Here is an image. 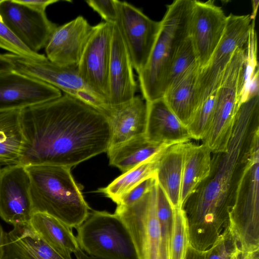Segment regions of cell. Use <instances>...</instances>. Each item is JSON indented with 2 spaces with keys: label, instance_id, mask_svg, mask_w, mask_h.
Returning <instances> with one entry per match:
<instances>
[{
  "label": "cell",
  "instance_id": "30",
  "mask_svg": "<svg viewBox=\"0 0 259 259\" xmlns=\"http://www.w3.org/2000/svg\"><path fill=\"white\" fill-rule=\"evenodd\" d=\"M217 90L199 104L187 125L192 139L203 140L207 135L213 117Z\"/></svg>",
  "mask_w": 259,
  "mask_h": 259
},
{
  "label": "cell",
  "instance_id": "3",
  "mask_svg": "<svg viewBox=\"0 0 259 259\" xmlns=\"http://www.w3.org/2000/svg\"><path fill=\"white\" fill-rule=\"evenodd\" d=\"M30 180L33 212L47 213L77 229L91 210L71 168L53 165L25 166Z\"/></svg>",
  "mask_w": 259,
  "mask_h": 259
},
{
  "label": "cell",
  "instance_id": "25",
  "mask_svg": "<svg viewBox=\"0 0 259 259\" xmlns=\"http://www.w3.org/2000/svg\"><path fill=\"white\" fill-rule=\"evenodd\" d=\"M184 146L185 143H179L164 149L156 171L157 183L164 191L173 208H182L181 195Z\"/></svg>",
  "mask_w": 259,
  "mask_h": 259
},
{
  "label": "cell",
  "instance_id": "35",
  "mask_svg": "<svg viewBox=\"0 0 259 259\" xmlns=\"http://www.w3.org/2000/svg\"><path fill=\"white\" fill-rule=\"evenodd\" d=\"M156 181V176L147 178L126 193L117 205L130 206L140 200L152 188Z\"/></svg>",
  "mask_w": 259,
  "mask_h": 259
},
{
  "label": "cell",
  "instance_id": "4",
  "mask_svg": "<svg viewBox=\"0 0 259 259\" xmlns=\"http://www.w3.org/2000/svg\"><path fill=\"white\" fill-rule=\"evenodd\" d=\"M194 0H175L166 6L159 31L144 68L138 73L146 102L162 98L167 75L180 46L189 36Z\"/></svg>",
  "mask_w": 259,
  "mask_h": 259
},
{
  "label": "cell",
  "instance_id": "12",
  "mask_svg": "<svg viewBox=\"0 0 259 259\" xmlns=\"http://www.w3.org/2000/svg\"><path fill=\"white\" fill-rule=\"evenodd\" d=\"M112 27L113 24L106 22L94 26L77 66L82 79L109 107V70Z\"/></svg>",
  "mask_w": 259,
  "mask_h": 259
},
{
  "label": "cell",
  "instance_id": "11",
  "mask_svg": "<svg viewBox=\"0 0 259 259\" xmlns=\"http://www.w3.org/2000/svg\"><path fill=\"white\" fill-rule=\"evenodd\" d=\"M115 24L129 54L133 68L140 72L146 65L156 41L160 22L150 19L140 9L115 0Z\"/></svg>",
  "mask_w": 259,
  "mask_h": 259
},
{
  "label": "cell",
  "instance_id": "1",
  "mask_svg": "<svg viewBox=\"0 0 259 259\" xmlns=\"http://www.w3.org/2000/svg\"><path fill=\"white\" fill-rule=\"evenodd\" d=\"M23 143L19 164L71 168L107 152L108 117L67 94L20 110Z\"/></svg>",
  "mask_w": 259,
  "mask_h": 259
},
{
  "label": "cell",
  "instance_id": "16",
  "mask_svg": "<svg viewBox=\"0 0 259 259\" xmlns=\"http://www.w3.org/2000/svg\"><path fill=\"white\" fill-rule=\"evenodd\" d=\"M62 95L57 88L14 69L0 73V110H21Z\"/></svg>",
  "mask_w": 259,
  "mask_h": 259
},
{
  "label": "cell",
  "instance_id": "6",
  "mask_svg": "<svg viewBox=\"0 0 259 259\" xmlns=\"http://www.w3.org/2000/svg\"><path fill=\"white\" fill-rule=\"evenodd\" d=\"M76 230L79 248L90 255L103 259H139L126 227L115 213L93 210Z\"/></svg>",
  "mask_w": 259,
  "mask_h": 259
},
{
  "label": "cell",
  "instance_id": "32",
  "mask_svg": "<svg viewBox=\"0 0 259 259\" xmlns=\"http://www.w3.org/2000/svg\"><path fill=\"white\" fill-rule=\"evenodd\" d=\"M173 208L166 195L157 183V213L161 232V259L169 258Z\"/></svg>",
  "mask_w": 259,
  "mask_h": 259
},
{
  "label": "cell",
  "instance_id": "7",
  "mask_svg": "<svg viewBox=\"0 0 259 259\" xmlns=\"http://www.w3.org/2000/svg\"><path fill=\"white\" fill-rule=\"evenodd\" d=\"M244 57L245 48L237 49L217 90L212 122L202 140L212 153L224 151L227 148L241 104Z\"/></svg>",
  "mask_w": 259,
  "mask_h": 259
},
{
  "label": "cell",
  "instance_id": "9",
  "mask_svg": "<svg viewBox=\"0 0 259 259\" xmlns=\"http://www.w3.org/2000/svg\"><path fill=\"white\" fill-rule=\"evenodd\" d=\"M157 180L151 189L130 206L117 205L115 213L126 227L139 259H161V237L157 213Z\"/></svg>",
  "mask_w": 259,
  "mask_h": 259
},
{
  "label": "cell",
  "instance_id": "8",
  "mask_svg": "<svg viewBox=\"0 0 259 259\" xmlns=\"http://www.w3.org/2000/svg\"><path fill=\"white\" fill-rule=\"evenodd\" d=\"M13 65V69L46 82L65 94L71 96L94 107L107 116L112 109L103 99L84 81L77 67H62L47 58L35 60L25 57L5 54Z\"/></svg>",
  "mask_w": 259,
  "mask_h": 259
},
{
  "label": "cell",
  "instance_id": "15",
  "mask_svg": "<svg viewBox=\"0 0 259 259\" xmlns=\"http://www.w3.org/2000/svg\"><path fill=\"white\" fill-rule=\"evenodd\" d=\"M30 180L26 167L8 165L0 169V217L13 225L29 223L33 213Z\"/></svg>",
  "mask_w": 259,
  "mask_h": 259
},
{
  "label": "cell",
  "instance_id": "14",
  "mask_svg": "<svg viewBox=\"0 0 259 259\" xmlns=\"http://www.w3.org/2000/svg\"><path fill=\"white\" fill-rule=\"evenodd\" d=\"M228 16L213 1L194 0L189 35L200 68L208 62L224 33Z\"/></svg>",
  "mask_w": 259,
  "mask_h": 259
},
{
  "label": "cell",
  "instance_id": "42",
  "mask_svg": "<svg viewBox=\"0 0 259 259\" xmlns=\"http://www.w3.org/2000/svg\"><path fill=\"white\" fill-rule=\"evenodd\" d=\"M252 12L251 15H250V17L253 21H255V19L256 17V12L258 6V1H252Z\"/></svg>",
  "mask_w": 259,
  "mask_h": 259
},
{
  "label": "cell",
  "instance_id": "37",
  "mask_svg": "<svg viewBox=\"0 0 259 259\" xmlns=\"http://www.w3.org/2000/svg\"><path fill=\"white\" fill-rule=\"evenodd\" d=\"M17 3L28 8L41 12H45L46 8L50 5L59 2L58 0H15Z\"/></svg>",
  "mask_w": 259,
  "mask_h": 259
},
{
  "label": "cell",
  "instance_id": "38",
  "mask_svg": "<svg viewBox=\"0 0 259 259\" xmlns=\"http://www.w3.org/2000/svg\"><path fill=\"white\" fill-rule=\"evenodd\" d=\"M13 69V65L5 54H0V73Z\"/></svg>",
  "mask_w": 259,
  "mask_h": 259
},
{
  "label": "cell",
  "instance_id": "33",
  "mask_svg": "<svg viewBox=\"0 0 259 259\" xmlns=\"http://www.w3.org/2000/svg\"><path fill=\"white\" fill-rule=\"evenodd\" d=\"M240 251L237 240L228 225L213 244L203 251V259H232Z\"/></svg>",
  "mask_w": 259,
  "mask_h": 259
},
{
  "label": "cell",
  "instance_id": "24",
  "mask_svg": "<svg viewBox=\"0 0 259 259\" xmlns=\"http://www.w3.org/2000/svg\"><path fill=\"white\" fill-rule=\"evenodd\" d=\"M212 152L204 144L185 143L183 154L181 204L188 198L209 174Z\"/></svg>",
  "mask_w": 259,
  "mask_h": 259
},
{
  "label": "cell",
  "instance_id": "29",
  "mask_svg": "<svg viewBox=\"0 0 259 259\" xmlns=\"http://www.w3.org/2000/svg\"><path fill=\"white\" fill-rule=\"evenodd\" d=\"M189 246L187 217L183 208H174L168 259H185Z\"/></svg>",
  "mask_w": 259,
  "mask_h": 259
},
{
  "label": "cell",
  "instance_id": "10",
  "mask_svg": "<svg viewBox=\"0 0 259 259\" xmlns=\"http://www.w3.org/2000/svg\"><path fill=\"white\" fill-rule=\"evenodd\" d=\"M224 33L207 64L200 69L198 79L199 105L217 90L234 53L245 47L252 20L249 14L227 16ZM198 105V106H199Z\"/></svg>",
  "mask_w": 259,
  "mask_h": 259
},
{
  "label": "cell",
  "instance_id": "5",
  "mask_svg": "<svg viewBox=\"0 0 259 259\" xmlns=\"http://www.w3.org/2000/svg\"><path fill=\"white\" fill-rule=\"evenodd\" d=\"M228 225L242 252L259 250V139L252 145Z\"/></svg>",
  "mask_w": 259,
  "mask_h": 259
},
{
  "label": "cell",
  "instance_id": "31",
  "mask_svg": "<svg viewBox=\"0 0 259 259\" xmlns=\"http://www.w3.org/2000/svg\"><path fill=\"white\" fill-rule=\"evenodd\" d=\"M196 64H198L196 56L189 35L180 46L170 64L165 81V92L187 70Z\"/></svg>",
  "mask_w": 259,
  "mask_h": 259
},
{
  "label": "cell",
  "instance_id": "27",
  "mask_svg": "<svg viewBox=\"0 0 259 259\" xmlns=\"http://www.w3.org/2000/svg\"><path fill=\"white\" fill-rule=\"evenodd\" d=\"M20 110H0V164H19L23 143Z\"/></svg>",
  "mask_w": 259,
  "mask_h": 259
},
{
  "label": "cell",
  "instance_id": "20",
  "mask_svg": "<svg viewBox=\"0 0 259 259\" xmlns=\"http://www.w3.org/2000/svg\"><path fill=\"white\" fill-rule=\"evenodd\" d=\"M3 259H65L48 245L29 223L6 232Z\"/></svg>",
  "mask_w": 259,
  "mask_h": 259
},
{
  "label": "cell",
  "instance_id": "17",
  "mask_svg": "<svg viewBox=\"0 0 259 259\" xmlns=\"http://www.w3.org/2000/svg\"><path fill=\"white\" fill-rule=\"evenodd\" d=\"M94 28L82 16L57 26L45 48L47 58L60 66L77 67Z\"/></svg>",
  "mask_w": 259,
  "mask_h": 259
},
{
  "label": "cell",
  "instance_id": "19",
  "mask_svg": "<svg viewBox=\"0 0 259 259\" xmlns=\"http://www.w3.org/2000/svg\"><path fill=\"white\" fill-rule=\"evenodd\" d=\"M146 102L147 117L145 137L148 142L172 145L192 139L187 127L172 112L163 98Z\"/></svg>",
  "mask_w": 259,
  "mask_h": 259
},
{
  "label": "cell",
  "instance_id": "23",
  "mask_svg": "<svg viewBox=\"0 0 259 259\" xmlns=\"http://www.w3.org/2000/svg\"><path fill=\"white\" fill-rule=\"evenodd\" d=\"M29 224L48 245L65 259H72V254L80 248L72 228L47 213H33Z\"/></svg>",
  "mask_w": 259,
  "mask_h": 259
},
{
  "label": "cell",
  "instance_id": "34",
  "mask_svg": "<svg viewBox=\"0 0 259 259\" xmlns=\"http://www.w3.org/2000/svg\"><path fill=\"white\" fill-rule=\"evenodd\" d=\"M0 48L11 54L35 60H41L47 57L31 51L25 46L8 29L0 17Z\"/></svg>",
  "mask_w": 259,
  "mask_h": 259
},
{
  "label": "cell",
  "instance_id": "22",
  "mask_svg": "<svg viewBox=\"0 0 259 259\" xmlns=\"http://www.w3.org/2000/svg\"><path fill=\"white\" fill-rule=\"evenodd\" d=\"M198 64L187 70L165 91L163 98L180 121L186 126L192 119L199 105Z\"/></svg>",
  "mask_w": 259,
  "mask_h": 259
},
{
  "label": "cell",
  "instance_id": "18",
  "mask_svg": "<svg viewBox=\"0 0 259 259\" xmlns=\"http://www.w3.org/2000/svg\"><path fill=\"white\" fill-rule=\"evenodd\" d=\"M133 69L126 47L114 23L109 70V105L111 109L125 104L135 96L137 83L134 78Z\"/></svg>",
  "mask_w": 259,
  "mask_h": 259
},
{
  "label": "cell",
  "instance_id": "21",
  "mask_svg": "<svg viewBox=\"0 0 259 259\" xmlns=\"http://www.w3.org/2000/svg\"><path fill=\"white\" fill-rule=\"evenodd\" d=\"M147 117L146 101L137 96L128 102L112 109L108 116L111 129L110 146L145 135Z\"/></svg>",
  "mask_w": 259,
  "mask_h": 259
},
{
  "label": "cell",
  "instance_id": "39",
  "mask_svg": "<svg viewBox=\"0 0 259 259\" xmlns=\"http://www.w3.org/2000/svg\"><path fill=\"white\" fill-rule=\"evenodd\" d=\"M185 259H203V252L197 251L189 245Z\"/></svg>",
  "mask_w": 259,
  "mask_h": 259
},
{
  "label": "cell",
  "instance_id": "40",
  "mask_svg": "<svg viewBox=\"0 0 259 259\" xmlns=\"http://www.w3.org/2000/svg\"><path fill=\"white\" fill-rule=\"evenodd\" d=\"M6 232L0 224V259H3L5 249V239Z\"/></svg>",
  "mask_w": 259,
  "mask_h": 259
},
{
  "label": "cell",
  "instance_id": "28",
  "mask_svg": "<svg viewBox=\"0 0 259 259\" xmlns=\"http://www.w3.org/2000/svg\"><path fill=\"white\" fill-rule=\"evenodd\" d=\"M164 150L123 173L107 186L99 188L97 191L117 204L120 199L135 186L147 178L156 176L158 162Z\"/></svg>",
  "mask_w": 259,
  "mask_h": 259
},
{
  "label": "cell",
  "instance_id": "36",
  "mask_svg": "<svg viewBox=\"0 0 259 259\" xmlns=\"http://www.w3.org/2000/svg\"><path fill=\"white\" fill-rule=\"evenodd\" d=\"M85 2L104 19V22L115 23L117 19L115 0H87Z\"/></svg>",
  "mask_w": 259,
  "mask_h": 259
},
{
  "label": "cell",
  "instance_id": "41",
  "mask_svg": "<svg viewBox=\"0 0 259 259\" xmlns=\"http://www.w3.org/2000/svg\"><path fill=\"white\" fill-rule=\"evenodd\" d=\"M74 254L76 259H103L90 255L82 251L80 248L74 253Z\"/></svg>",
  "mask_w": 259,
  "mask_h": 259
},
{
  "label": "cell",
  "instance_id": "43",
  "mask_svg": "<svg viewBox=\"0 0 259 259\" xmlns=\"http://www.w3.org/2000/svg\"><path fill=\"white\" fill-rule=\"evenodd\" d=\"M252 259H259V252L256 253Z\"/></svg>",
  "mask_w": 259,
  "mask_h": 259
},
{
  "label": "cell",
  "instance_id": "13",
  "mask_svg": "<svg viewBox=\"0 0 259 259\" xmlns=\"http://www.w3.org/2000/svg\"><path fill=\"white\" fill-rule=\"evenodd\" d=\"M0 17L13 34L36 53L45 48L57 27L46 12L32 10L15 0H0Z\"/></svg>",
  "mask_w": 259,
  "mask_h": 259
},
{
  "label": "cell",
  "instance_id": "44",
  "mask_svg": "<svg viewBox=\"0 0 259 259\" xmlns=\"http://www.w3.org/2000/svg\"><path fill=\"white\" fill-rule=\"evenodd\" d=\"M240 252L238 253H237L236 254H235L232 258V259H238V254L239 253H240Z\"/></svg>",
  "mask_w": 259,
  "mask_h": 259
},
{
  "label": "cell",
  "instance_id": "2",
  "mask_svg": "<svg viewBox=\"0 0 259 259\" xmlns=\"http://www.w3.org/2000/svg\"><path fill=\"white\" fill-rule=\"evenodd\" d=\"M258 135L259 95L241 104L227 149L212 153L209 175L183 207L188 221L189 244L195 250H207L228 225L253 142Z\"/></svg>",
  "mask_w": 259,
  "mask_h": 259
},
{
  "label": "cell",
  "instance_id": "45",
  "mask_svg": "<svg viewBox=\"0 0 259 259\" xmlns=\"http://www.w3.org/2000/svg\"></svg>",
  "mask_w": 259,
  "mask_h": 259
},
{
  "label": "cell",
  "instance_id": "26",
  "mask_svg": "<svg viewBox=\"0 0 259 259\" xmlns=\"http://www.w3.org/2000/svg\"><path fill=\"white\" fill-rule=\"evenodd\" d=\"M170 146L150 143L142 135L110 146L107 152L110 164L124 173Z\"/></svg>",
  "mask_w": 259,
  "mask_h": 259
}]
</instances>
